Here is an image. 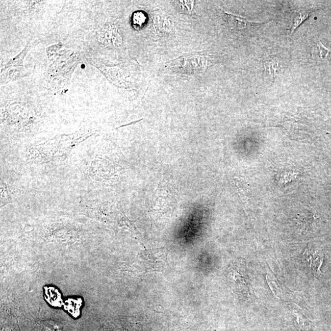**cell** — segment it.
I'll use <instances>...</instances> for the list:
<instances>
[{
	"instance_id": "6da1fadb",
	"label": "cell",
	"mask_w": 331,
	"mask_h": 331,
	"mask_svg": "<svg viewBox=\"0 0 331 331\" xmlns=\"http://www.w3.org/2000/svg\"><path fill=\"white\" fill-rule=\"evenodd\" d=\"M207 66V59L204 55L191 53L169 61L167 69L171 73L194 75L204 72Z\"/></svg>"
},
{
	"instance_id": "7a4b0ae2",
	"label": "cell",
	"mask_w": 331,
	"mask_h": 331,
	"mask_svg": "<svg viewBox=\"0 0 331 331\" xmlns=\"http://www.w3.org/2000/svg\"><path fill=\"white\" fill-rule=\"evenodd\" d=\"M112 162L103 158L93 159L89 169L91 178L95 180L109 181L116 178L117 171Z\"/></svg>"
},
{
	"instance_id": "3957f363",
	"label": "cell",
	"mask_w": 331,
	"mask_h": 331,
	"mask_svg": "<svg viewBox=\"0 0 331 331\" xmlns=\"http://www.w3.org/2000/svg\"><path fill=\"white\" fill-rule=\"evenodd\" d=\"M224 15L228 26L234 31L244 32L254 31L264 24L250 21L245 17L228 13L227 12H225Z\"/></svg>"
},
{
	"instance_id": "277c9868",
	"label": "cell",
	"mask_w": 331,
	"mask_h": 331,
	"mask_svg": "<svg viewBox=\"0 0 331 331\" xmlns=\"http://www.w3.org/2000/svg\"><path fill=\"white\" fill-rule=\"evenodd\" d=\"M97 68L104 74L105 77L110 82L117 87H127L126 78L122 71L117 67H107V66H100Z\"/></svg>"
},
{
	"instance_id": "5b68a950",
	"label": "cell",
	"mask_w": 331,
	"mask_h": 331,
	"mask_svg": "<svg viewBox=\"0 0 331 331\" xmlns=\"http://www.w3.org/2000/svg\"><path fill=\"white\" fill-rule=\"evenodd\" d=\"M102 31H100V38L105 44H112L119 47L122 44V38L116 26L112 24L105 25Z\"/></svg>"
},
{
	"instance_id": "8992f818",
	"label": "cell",
	"mask_w": 331,
	"mask_h": 331,
	"mask_svg": "<svg viewBox=\"0 0 331 331\" xmlns=\"http://www.w3.org/2000/svg\"><path fill=\"white\" fill-rule=\"evenodd\" d=\"M304 259L315 274L321 273L320 267L323 264L324 256L319 251L307 249L303 254Z\"/></svg>"
},
{
	"instance_id": "52a82bcc",
	"label": "cell",
	"mask_w": 331,
	"mask_h": 331,
	"mask_svg": "<svg viewBox=\"0 0 331 331\" xmlns=\"http://www.w3.org/2000/svg\"><path fill=\"white\" fill-rule=\"evenodd\" d=\"M153 22L154 28L160 33H173L174 31V25L168 17L165 15L156 12L153 15Z\"/></svg>"
},
{
	"instance_id": "ba28073f",
	"label": "cell",
	"mask_w": 331,
	"mask_h": 331,
	"mask_svg": "<svg viewBox=\"0 0 331 331\" xmlns=\"http://www.w3.org/2000/svg\"><path fill=\"white\" fill-rule=\"evenodd\" d=\"M26 76L25 70L24 67L16 68L11 67L1 69V85L20 79Z\"/></svg>"
},
{
	"instance_id": "9c48e42d",
	"label": "cell",
	"mask_w": 331,
	"mask_h": 331,
	"mask_svg": "<svg viewBox=\"0 0 331 331\" xmlns=\"http://www.w3.org/2000/svg\"><path fill=\"white\" fill-rule=\"evenodd\" d=\"M310 13V9L305 8L299 9L293 12L291 16L290 25L291 33H293L304 21L308 18Z\"/></svg>"
},
{
	"instance_id": "30bf717a",
	"label": "cell",
	"mask_w": 331,
	"mask_h": 331,
	"mask_svg": "<svg viewBox=\"0 0 331 331\" xmlns=\"http://www.w3.org/2000/svg\"><path fill=\"white\" fill-rule=\"evenodd\" d=\"M29 46L28 44H26L24 50L21 51V53L15 56V57L12 58L6 64V65L4 66V68H11V67H16V68H22L24 67V60L25 57L28 53V51L29 50Z\"/></svg>"
},
{
	"instance_id": "8fae6325",
	"label": "cell",
	"mask_w": 331,
	"mask_h": 331,
	"mask_svg": "<svg viewBox=\"0 0 331 331\" xmlns=\"http://www.w3.org/2000/svg\"><path fill=\"white\" fill-rule=\"evenodd\" d=\"M280 65L278 61L269 60L264 63L265 75L267 77L274 78L279 71Z\"/></svg>"
},
{
	"instance_id": "7c38bea8",
	"label": "cell",
	"mask_w": 331,
	"mask_h": 331,
	"mask_svg": "<svg viewBox=\"0 0 331 331\" xmlns=\"http://www.w3.org/2000/svg\"><path fill=\"white\" fill-rule=\"evenodd\" d=\"M234 183L235 186H236L237 191L240 199L243 201V203H246L248 200V196H249V189L248 185L245 183L244 181L241 179H234Z\"/></svg>"
},
{
	"instance_id": "4fadbf2b",
	"label": "cell",
	"mask_w": 331,
	"mask_h": 331,
	"mask_svg": "<svg viewBox=\"0 0 331 331\" xmlns=\"http://www.w3.org/2000/svg\"><path fill=\"white\" fill-rule=\"evenodd\" d=\"M12 201L11 191L9 186L1 179V207Z\"/></svg>"
},
{
	"instance_id": "5bb4252c",
	"label": "cell",
	"mask_w": 331,
	"mask_h": 331,
	"mask_svg": "<svg viewBox=\"0 0 331 331\" xmlns=\"http://www.w3.org/2000/svg\"><path fill=\"white\" fill-rule=\"evenodd\" d=\"M319 51H320V57L325 60L331 61V50L324 46L320 41L318 43Z\"/></svg>"
},
{
	"instance_id": "9a60e30c",
	"label": "cell",
	"mask_w": 331,
	"mask_h": 331,
	"mask_svg": "<svg viewBox=\"0 0 331 331\" xmlns=\"http://www.w3.org/2000/svg\"><path fill=\"white\" fill-rule=\"evenodd\" d=\"M61 46H62V44L59 43L58 44H54V45L51 46L49 47L48 48H47V54H48L49 58H51V56L55 55V54L57 52V51L60 50Z\"/></svg>"
},
{
	"instance_id": "2e32d148",
	"label": "cell",
	"mask_w": 331,
	"mask_h": 331,
	"mask_svg": "<svg viewBox=\"0 0 331 331\" xmlns=\"http://www.w3.org/2000/svg\"><path fill=\"white\" fill-rule=\"evenodd\" d=\"M145 21H146V18H145L144 14L142 12H136L134 14V24L141 25L142 24H144Z\"/></svg>"
},
{
	"instance_id": "e0dca14e",
	"label": "cell",
	"mask_w": 331,
	"mask_h": 331,
	"mask_svg": "<svg viewBox=\"0 0 331 331\" xmlns=\"http://www.w3.org/2000/svg\"><path fill=\"white\" fill-rule=\"evenodd\" d=\"M181 6L183 7L184 9L187 10L188 12H191L192 11L194 1H180Z\"/></svg>"
}]
</instances>
